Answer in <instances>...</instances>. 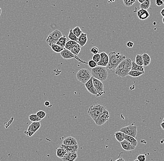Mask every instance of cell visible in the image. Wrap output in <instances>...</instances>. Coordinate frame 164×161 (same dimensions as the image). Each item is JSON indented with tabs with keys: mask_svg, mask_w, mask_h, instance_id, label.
<instances>
[{
	"mask_svg": "<svg viewBox=\"0 0 164 161\" xmlns=\"http://www.w3.org/2000/svg\"><path fill=\"white\" fill-rule=\"evenodd\" d=\"M109 62L106 68L110 71L114 70L120 63L126 59L125 55L119 52H111L108 54Z\"/></svg>",
	"mask_w": 164,
	"mask_h": 161,
	"instance_id": "1",
	"label": "cell"
},
{
	"mask_svg": "<svg viewBox=\"0 0 164 161\" xmlns=\"http://www.w3.org/2000/svg\"><path fill=\"white\" fill-rule=\"evenodd\" d=\"M132 61L131 58H126L117 66L115 69V74L121 78L127 76L128 73L131 70Z\"/></svg>",
	"mask_w": 164,
	"mask_h": 161,
	"instance_id": "2",
	"label": "cell"
},
{
	"mask_svg": "<svg viewBox=\"0 0 164 161\" xmlns=\"http://www.w3.org/2000/svg\"><path fill=\"white\" fill-rule=\"evenodd\" d=\"M92 77L101 82L106 80L108 77V72L106 67L97 66L91 70Z\"/></svg>",
	"mask_w": 164,
	"mask_h": 161,
	"instance_id": "3",
	"label": "cell"
},
{
	"mask_svg": "<svg viewBox=\"0 0 164 161\" xmlns=\"http://www.w3.org/2000/svg\"><path fill=\"white\" fill-rule=\"evenodd\" d=\"M105 108V106L99 104L91 105L88 111V114L95 123Z\"/></svg>",
	"mask_w": 164,
	"mask_h": 161,
	"instance_id": "4",
	"label": "cell"
},
{
	"mask_svg": "<svg viewBox=\"0 0 164 161\" xmlns=\"http://www.w3.org/2000/svg\"><path fill=\"white\" fill-rule=\"evenodd\" d=\"M92 77L91 72L87 69L79 70L76 74L77 79L82 83L84 84L87 82Z\"/></svg>",
	"mask_w": 164,
	"mask_h": 161,
	"instance_id": "5",
	"label": "cell"
},
{
	"mask_svg": "<svg viewBox=\"0 0 164 161\" xmlns=\"http://www.w3.org/2000/svg\"><path fill=\"white\" fill-rule=\"evenodd\" d=\"M62 36V33L59 30L56 29L49 35L46 41L50 47L52 45L56 44L58 39Z\"/></svg>",
	"mask_w": 164,
	"mask_h": 161,
	"instance_id": "6",
	"label": "cell"
},
{
	"mask_svg": "<svg viewBox=\"0 0 164 161\" xmlns=\"http://www.w3.org/2000/svg\"><path fill=\"white\" fill-rule=\"evenodd\" d=\"M65 48V49L70 51L72 54L77 56H78V54L80 53L81 49V47L77 43V42L71 40L67 42Z\"/></svg>",
	"mask_w": 164,
	"mask_h": 161,
	"instance_id": "7",
	"label": "cell"
},
{
	"mask_svg": "<svg viewBox=\"0 0 164 161\" xmlns=\"http://www.w3.org/2000/svg\"><path fill=\"white\" fill-rule=\"evenodd\" d=\"M92 81L97 93L96 97H100L104 94L105 92L104 91V85L103 82L93 77H92Z\"/></svg>",
	"mask_w": 164,
	"mask_h": 161,
	"instance_id": "8",
	"label": "cell"
},
{
	"mask_svg": "<svg viewBox=\"0 0 164 161\" xmlns=\"http://www.w3.org/2000/svg\"><path fill=\"white\" fill-rule=\"evenodd\" d=\"M120 131L124 133L126 135L135 138L137 134V127L133 124H131L121 128L120 130Z\"/></svg>",
	"mask_w": 164,
	"mask_h": 161,
	"instance_id": "9",
	"label": "cell"
},
{
	"mask_svg": "<svg viewBox=\"0 0 164 161\" xmlns=\"http://www.w3.org/2000/svg\"><path fill=\"white\" fill-rule=\"evenodd\" d=\"M60 54H61V56L62 57V58H64L65 60L74 58V59L77 60L79 62H81V63L88 64V62L84 61L83 60H81V58H79L78 56L75 55L74 54H72L71 52H70V51H69V50H67V49H64L62 52L61 53H60Z\"/></svg>",
	"mask_w": 164,
	"mask_h": 161,
	"instance_id": "10",
	"label": "cell"
},
{
	"mask_svg": "<svg viewBox=\"0 0 164 161\" xmlns=\"http://www.w3.org/2000/svg\"><path fill=\"white\" fill-rule=\"evenodd\" d=\"M41 123L40 122H32L29 125L28 130L24 132V133L30 137L32 136L41 127Z\"/></svg>",
	"mask_w": 164,
	"mask_h": 161,
	"instance_id": "11",
	"label": "cell"
},
{
	"mask_svg": "<svg viewBox=\"0 0 164 161\" xmlns=\"http://www.w3.org/2000/svg\"><path fill=\"white\" fill-rule=\"evenodd\" d=\"M109 118L110 115L109 111L107 110L106 108H105L95 123L98 126H101L104 124L109 120Z\"/></svg>",
	"mask_w": 164,
	"mask_h": 161,
	"instance_id": "12",
	"label": "cell"
},
{
	"mask_svg": "<svg viewBox=\"0 0 164 161\" xmlns=\"http://www.w3.org/2000/svg\"><path fill=\"white\" fill-rule=\"evenodd\" d=\"M100 60L98 63H97V66L106 67L109 62L108 54H107L106 52H103L100 54Z\"/></svg>",
	"mask_w": 164,
	"mask_h": 161,
	"instance_id": "13",
	"label": "cell"
},
{
	"mask_svg": "<svg viewBox=\"0 0 164 161\" xmlns=\"http://www.w3.org/2000/svg\"><path fill=\"white\" fill-rule=\"evenodd\" d=\"M77 152H67L65 154L64 158L61 159L63 161H75L78 158Z\"/></svg>",
	"mask_w": 164,
	"mask_h": 161,
	"instance_id": "14",
	"label": "cell"
},
{
	"mask_svg": "<svg viewBox=\"0 0 164 161\" xmlns=\"http://www.w3.org/2000/svg\"><path fill=\"white\" fill-rule=\"evenodd\" d=\"M84 86H85L86 90H87L91 94L96 96L97 93H96V90L95 89L94 86L93 84L92 77L91 78L90 80L88 81L86 83L84 84Z\"/></svg>",
	"mask_w": 164,
	"mask_h": 161,
	"instance_id": "15",
	"label": "cell"
},
{
	"mask_svg": "<svg viewBox=\"0 0 164 161\" xmlns=\"http://www.w3.org/2000/svg\"><path fill=\"white\" fill-rule=\"evenodd\" d=\"M62 145L66 146L77 145H78L77 139L72 137H68L64 140Z\"/></svg>",
	"mask_w": 164,
	"mask_h": 161,
	"instance_id": "16",
	"label": "cell"
},
{
	"mask_svg": "<svg viewBox=\"0 0 164 161\" xmlns=\"http://www.w3.org/2000/svg\"><path fill=\"white\" fill-rule=\"evenodd\" d=\"M121 147L124 150L129 151H132L135 149V147H134L133 145H132L131 143L127 141L126 140H124L123 142L120 143Z\"/></svg>",
	"mask_w": 164,
	"mask_h": 161,
	"instance_id": "17",
	"label": "cell"
},
{
	"mask_svg": "<svg viewBox=\"0 0 164 161\" xmlns=\"http://www.w3.org/2000/svg\"><path fill=\"white\" fill-rule=\"evenodd\" d=\"M137 15L139 19L141 20H145L150 16V14L148 12V10H139L137 11Z\"/></svg>",
	"mask_w": 164,
	"mask_h": 161,
	"instance_id": "18",
	"label": "cell"
},
{
	"mask_svg": "<svg viewBox=\"0 0 164 161\" xmlns=\"http://www.w3.org/2000/svg\"><path fill=\"white\" fill-rule=\"evenodd\" d=\"M88 38L87 33H83L78 38V41L77 43H78L81 47H84L87 42Z\"/></svg>",
	"mask_w": 164,
	"mask_h": 161,
	"instance_id": "19",
	"label": "cell"
},
{
	"mask_svg": "<svg viewBox=\"0 0 164 161\" xmlns=\"http://www.w3.org/2000/svg\"><path fill=\"white\" fill-rule=\"evenodd\" d=\"M60 147L63 148L66 152H75L78 151V145L66 146L64 145H61Z\"/></svg>",
	"mask_w": 164,
	"mask_h": 161,
	"instance_id": "20",
	"label": "cell"
},
{
	"mask_svg": "<svg viewBox=\"0 0 164 161\" xmlns=\"http://www.w3.org/2000/svg\"><path fill=\"white\" fill-rule=\"evenodd\" d=\"M143 61V67H147L151 63V59L150 56L146 53H144L142 55Z\"/></svg>",
	"mask_w": 164,
	"mask_h": 161,
	"instance_id": "21",
	"label": "cell"
},
{
	"mask_svg": "<svg viewBox=\"0 0 164 161\" xmlns=\"http://www.w3.org/2000/svg\"><path fill=\"white\" fill-rule=\"evenodd\" d=\"M131 70L136 71L139 72L145 73V69L143 66H139L136 64L135 61H132V67Z\"/></svg>",
	"mask_w": 164,
	"mask_h": 161,
	"instance_id": "22",
	"label": "cell"
},
{
	"mask_svg": "<svg viewBox=\"0 0 164 161\" xmlns=\"http://www.w3.org/2000/svg\"><path fill=\"white\" fill-rule=\"evenodd\" d=\"M125 139L129 142L130 143L132 144V145H133L135 148L138 145V141L135 138H134L130 136L125 134Z\"/></svg>",
	"mask_w": 164,
	"mask_h": 161,
	"instance_id": "23",
	"label": "cell"
},
{
	"mask_svg": "<svg viewBox=\"0 0 164 161\" xmlns=\"http://www.w3.org/2000/svg\"><path fill=\"white\" fill-rule=\"evenodd\" d=\"M115 139L119 143L123 142L125 140V134L121 131H117L115 133Z\"/></svg>",
	"mask_w": 164,
	"mask_h": 161,
	"instance_id": "24",
	"label": "cell"
},
{
	"mask_svg": "<svg viewBox=\"0 0 164 161\" xmlns=\"http://www.w3.org/2000/svg\"><path fill=\"white\" fill-rule=\"evenodd\" d=\"M67 39L65 35H63L62 37H61L58 41L56 42V44L58 45L60 47H63L65 48V46L67 43Z\"/></svg>",
	"mask_w": 164,
	"mask_h": 161,
	"instance_id": "25",
	"label": "cell"
},
{
	"mask_svg": "<svg viewBox=\"0 0 164 161\" xmlns=\"http://www.w3.org/2000/svg\"><path fill=\"white\" fill-rule=\"evenodd\" d=\"M66 153V152L65 151V150L62 147H60L56 149V156L59 158L62 159V158H64Z\"/></svg>",
	"mask_w": 164,
	"mask_h": 161,
	"instance_id": "26",
	"label": "cell"
},
{
	"mask_svg": "<svg viewBox=\"0 0 164 161\" xmlns=\"http://www.w3.org/2000/svg\"><path fill=\"white\" fill-rule=\"evenodd\" d=\"M151 6V1L150 0H145L144 3L140 5V8L141 10H148Z\"/></svg>",
	"mask_w": 164,
	"mask_h": 161,
	"instance_id": "27",
	"label": "cell"
},
{
	"mask_svg": "<svg viewBox=\"0 0 164 161\" xmlns=\"http://www.w3.org/2000/svg\"><path fill=\"white\" fill-rule=\"evenodd\" d=\"M50 47L53 51L56 53H61L65 49V48L60 47L59 46L56 44L52 45Z\"/></svg>",
	"mask_w": 164,
	"mask_h": 161,
	"instance_id": "28",
	"label": "cell"
},
{
	"mask_svg": "<svg viewBox=\"0 0 164 161\" xmlns=\"http://www.w3.org/2000/svg\"><path fill=\"white\" fill-rule=\"evenodd\" d=\"M144 74H145V73L139 72L136 71L131 70L130 71L129 73H128V75H129L133 78H137Z\"/></svg>",
	"mask_w": 164,
	"mask_h": 161,
	"instance_id": "29",
	"label": "cell"
},
{
	"mask_svg": "<svg viewBox=\"0 0 164 161\" xmlns=\"http://www.w3.org/2000/svg\"><path fill=\"white\" fill-rule=\"evenodd\" d=\"M136 64L139 66H143V61L142 55L137 54L135 57Z\"/></svg>",
	"mask_w": 164,
	"mask_h": 161,
	"instance_id": "30",
	"label": "cell"
},
{
	"mask_svg": "<svg viewBox=\"0 0 164 161\" xmlns=\"http://www.w3.org/2000/svg\"><path fill=\"white\" fill-rule=\"evenodd\" d=\"M68 37V38L70 39L71 41H74L77 42L78 41V38H77L75 36V35L72 32V29H70Z\"/></svg>",
	"mask_w": 164,
	"mask_h": 161,
	"instance_id": "31",
	"label": "cell"
},
{
	"mask_svg": "<svg viewBox=\"0 0 164 161\" xmlns=\"http://www.w3.org/2000/svg\"><path fill=\"white\" fill-rule=\"evenodd\" d=\"M72 32L75 35V36L77 38H78L80 36V35H81L82 33H83V32L82 31L80 28H79L78 26H76L74 29H72Z\"/></svg>",
	"mask_w": 164,
	"mask_h": 161,
	"instance_id": "32",
	"label": "cell"
},
{
	"mask_svg": "<svg viewBox=\"0 0 164 161\" xmlns=\"http://www.w3.org/2000/svg\"><path fill=\"white\" fill-rule=\"evenodd\" d=\"M29 120L32 122H40L41 120H40L38 116L36 115V114L30 115L29 116Z\"/></svg>",
	"mask_w": 164,
	"mask_h": 161,
	"instance_id": "33",
	"label": "cell"
},
{
	"mask_svg": "<svg viewBox=\"0 0 164 161\" xmlns=\"http://www.w3.org/2000/svg\"><path fill=\"white\" fill-rule=\"evenodd\" d=\"M136 0H124L123 3L126 7H130L136 3Z\"/></svg>",
	"mask_w": 164,
	"mask_h": 161,
	"instance_id": "34",
	"label": "cell"
},
{
	"mask_svg": "<svg viewBox=\"0 0 164 161\" xmlns=\"http://www.w3.org/2000/svg\"><path fill=\"white\" fill-rule=\"evenodd\" d=\"M36 114L39 118L41 120L45 118V117L46 116V112L45 111H38L36 113Z\"/></svg>",
	"mask_w": 164,
	"mask_h": 161,
	"instance_id": "35",
	"label": "cell"
},
{
	"mask_svg": "<svg viewBox=\"0 0 164 161\" xmlns=\"http://www.w3.org/2000/svg\"><path fill=\"white\" fill-rule=\"evenodd\" d=\"M100 60V54H96L92 56V60L96 62V63H98Z\"/></svg>",
	"mask_w": 164,
	"mask_h": 161,
	"instance_id": "36",
	"label": "cell"
},
{
	"mask_svg": "<svg viewBox=\"0 0 164 161\" xmlns=\"http://www.w3.org/2000/svg\"><path fill=\"white\" fill-rule=\"evenodd\" d=\"M88 64L89 65V67L91 68V69L95 68V67H96L97 66V63H96V62H95L92 60H90V61L88 62Z\"/></svg>",
	"mask_w": 164,
	"mask_h": 161,
	"instance_id": "37",
	"label": "cell"
},
{
	"mask_svg": "<svg viewBox=\"0 0 164 161\" xmlns=\"http://www.w3.org/2000/svg\"><path fill=\"white\" fill-rule=\"evenodd\" d=\"M137 160L139 161H145L146 160V156L143 154L139 155L137 157Z\"/></svg>",
	"mask_w": 164,
	"mask_h": 161,
	"instance_id": "38",
	"label": "cell"
},
{
	"mask_svg": "<svg viewBox=\"0 0 164 161\" xmlns=\"http://www.w3.org/2000/svg\"><path fill=\"white\" fill-rule=\"evenodd\" d=\"M91 52L92 54H93L94 55L96 54H98L99 52V50H98V48L96 47H92L91 49Z\"/></svg>",
	"mask_w": 164,
	"mask_h": 161,
	"instance_id": "39",
	"label": "cell"
},
{
	"mask_svg": "<svg viewBox=\"0 0 164 161\" xmlns=\"http://www.w3.org/2000/svg\"><path fill=\"white\" fill-rule=\"evenodd\" d=\"M155 3H156V5L158 7L163 6V4H164L163 1H162V0H156Z\"/></svg>",
	"mask_w": 164,
	"mask_h": 161,
	"instance_id": "40",
	"label": "cell"
},
{
	"mask_svg": "<svg viewBox=\"0 0 164 161\" xmlns=\"http://www.w3.org/2000/svg\"><path fill=\"white\" fill-rule=\"evenodd\" d=\"M126 45H127V47L129 48H132L133 47V45H134V43L132 42L131 41H129L127 42V44H126Z\"/></svg>",
	"mask_w": 164,
	"mask_h": 161,
	"instance_id": "41",
	"label": "cell"
},
{
	"mask_svg": "<svg viewBox=\"0 0 164 161\" xmlns=\"http://www.w3.org/2000/svg\"><path fill=\"white\" fill-rule=\"evenodd\" d=\"M45 105L46 106H49V105H50V102L49 101H46L45 102Z\"/></svg>",
	"mask_w": 164,
	"mask_h": 161,
	"instance_id": "42",
	"label": "cell"
},
{
	"mask_svg": "<svg viewBox=\"0 0 164 161\" xmlns=\"http://www.w3.org/2000/svg\"><path fill=\"white\" fill-rule=\"evenodd\" d=\"M115 161H126L123 158H119L117 159V160H115Z\"/></svg>",
	"mask_w": 164,
	"mask_h": 161,
	"instance_id": "43",
	"label": "cell"
},
{
	"mask_svg": "<svg viewBox=\"0 0 164 161\" xmlns=\"http://www.w3.org/2000/svg\"><path fill=\"white\" fill-rule=\"evenodd\" d=\"M161 14L163 17H164V7L161 10Z\"/></svg>",
	"mask_w": 164,
	"mask_h": 161,
	"instance_id": "44",
	"label": "cell"
},
{
	"mask_svg": "<svg viewBox=\"0 0 164 161\" xmlns=\"http://www.w3.org/2000/svg\"><path fill=\"white\" fill-rule=\"evenodd\" d=\"M161 127L163 130H164V122H162L161 124Z\"/></svg>",
	"mask_w": 164,
	"mask_h": 161,
	"instance_id": "45",
	"label": "cell"
},
{
	"mask_svg": "<svg viewBox=\"0 0 164 161\" xmlns=\"http://www.w3.org/2000/svg\"><path fill=\"white\" fill-rule=\"evenodd\" d=\"M145 0H138V1L140 3V4H142L145 1Z\"/></svg>",
	"mask_w": 164,
	"mask_h": 161,
	"instance_id": "46",
	"label": "cell"
},
{
	"mask_svg": "<svg viewBox=\"0 0 164 161\" xmlns=\"http://www.w3.org/2000/svg\"><path fill=\"white\" fill-rule=\"evenodd\" d=\"M135 88V86H134V85H133V86H132L131 87H130V90H133Z\"/></svg>",
	"mask_w": 164,
	"mask_h": 161,
	"instance_id": "47",
	"label": "cell"
},
{
	"mask_svg": "<svg viewBox=\"0 0 164 161\" xmlns=\"http://www.w3.org/2000/svg\"><path fill=\"white\" fill-rule=\"evenodd\" d=\"M1 8L0 7V16H1Z\"/></svg>",
	"mask_w": 164,
	"mask_h": 161,
	"instance_id": "48",
	"label": "cell"
},
{
	"mask_svg": "<svg viewBox=\"0 0 164 161\" xmlns=\"http://www.w3.org/2000/svg\"><path fill=\"white\" fill-rule=\"evenodd\" d=\"M162 22L164 24V17H163V18H162Z\"/></svg>",
	"mask_w": 164,
	"mask_h": 161,
	"instance_id": "49",
	"label": "cell"
},
{
	"mask_svg": "<svg viewBox=\"0 0 164 161\" xmlns=\"http://www.w3.org/2000/svg\"><path fill=\"white\" fill-rule=\"evenodd\" d=\"M162 122H164V118H163V121H162Z\"/></svg>",
	"mask_w": 164,
	"mask_h": 161,
	"instance_id": "50",
	"label": "cell"
},
{
	"mask_svg": "<svg viewBox=\"0 0 164 161\" xmlns=\"http://www.w3.org/2000/svg\"><path fill=\"white\" fill-rule=\"evenodd\" d=\"M139 161V160H137H137H135V161Z\"/></svg>",
	"mask_w": 164,
	"mask_h": 161,
	"instance_id": "51",
	"label": "cell"
}]
</instances>
